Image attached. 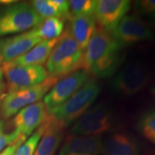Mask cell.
Returning <instances> with one entry per match:
<instances>
[{"mask_svg": "<svg viewBox=\"0 0 155 155\" xmlns=\"http://www.w3.org/2000/svg\"><path fill=\"white\" fill-rule=\"evenodd\" d=\"M68 30L71 35L83 50L96 32L97 26L94 16L71 17Z\"/></svg>", "mask_w": 155, "mask_h": 155, "instance_id": "obj_17", "label": "cell"}, {"mask_svg": "<svg viewBox=\"0 0 155 155\" xmlns=\"http://www.w3.org/2000/svg\"><path fill=\"white\" fill-rule=\"evenodd\" d=\"M112 35L122 47L153 39L152 30L139 15H126L118 23Z\"/></svg>", "mask_w": 155, "mask_h": 155, "instance_id": "obj_10", "label": "cell"}, {"mask_svg": "<svg viewBox=\"0 0 155 155\" xmlns=\"http://www.w3.org/2000/svg\"><path fill=\"white\" fill-rule=\"evenodd\" d=\"M6 85L5 84V83L2 82L0 83V102H2V101L5 97V91L6 90Z\"/></svg>", "mask_w": 155, "mask_h": 155, "instance_id": "obj_28", "label": "cell"}, {"mask_svg": "<svg viewBox=\"0 0 155 155\" xmlns=\"http://www.w3.org/2000/svg\"><path fill=\"white\" fill-rule=\"evenodd\" d=\"M131 7L127 0H100L96 2L94 18L100 28L111 32Z\"/></svg>", "mask_w": 155, "mask_h": 155, "instance_id": "obj_13", "label": "cell"}, {"mask_svg": "<svg viewBox=\"0 0 155 155\" xmlns=\"http://www.w3.org/2000/svg\"><path fill=\"white\" fill-rule=\"evenodd\" d=\"M89 79L88 71L80 69L65 75L61 80L58 81L44 97L43 104L48 114H49L53 110L68 100Z\"/></svg>", "mask_w": 155, "mask_h": 155, "instance_id": "obj_9", "label": "cell"}, {"mask_svg": "<svg viewBox=\"0 0 155 155\" xmlns=\"http://www.w3.org/2000/svg\"><path fill=\"white\" fill-rule=\"evenodd\" d=\"M123 48L111 32L98 28L83 50L80 69L92 73L98 78L115 74L123 63Z\"/></svg>", "mask_w": 155, "mask_h": 155, "instance_id": "obj_1", "label": "cell"}, {"mask_svg": "<svg viewBox=\"0 0 155 155\" xmlns=\"http://www.w3.org/2000/svg\"><path fill=\"white\" fill-rule=\"evenodd\" d=\"M65 127L48 116L45 121V130L34 155H53L64 137Z\"/></svg>", "mask_w": 155, "mask_h": 155, "instance_id": "obj_16", "label": "cell"}, {"mask_svg": "<svg viewBox=\"0 0 155 155\" xmlns=\"http://www.w3.org/2000/svg\"><path fill=\"white\" fill-rule=\"evenodd\" d=\"M137 129L143 137L155 144V109L141 116L137 123Z\"/></svg>", "mask_w": 155, "mask_h": 155, "instance_id": "obj_20", "label": "cell"}, {"mask_svg": "<svg viewBox=\"0 0 155 155\" xmlns=\"http://www.w3.org/2000/svg\"><path fill=\"white\" fill-rule=\"evenodd\" d=\"M1 68L7 79L9 92L36 86L49 76L42 65H20L9 63L1 65Z\"/></svg>", "mask_w": 155, "mask_h": 155, "instance_id": "obj_8", "label": "cell"}, {"mask_svg": "<svg viewBox=\"0 0 155 155\" xmlns=\"http://www.w3.org/2000/svg\"><path fill=\"white\" fill-rule=\"evenodd\" d=\"M150 80L147 68L139 62L131 61L118 70L111 83V90L122 97H129L140 92Z\"/></svg>", "mask_w": 155, "mask_h": 155, "instance_id": "obj_5", "label": "cell"}, {"mask_svg": "<svg viewBox=\"0 0 155 155\" xmlns=\"http://www.w3.org/2000/svg\"><path fill=\"white\" fill-rule=\"evenodd\" d=\"M152 93H153V95H154V96L155 97V87L154 88H153V90H152Z\"/></svg>", "mask_w": 155, "mask_h": 155, "instance_id": "obj_30", "label": "cell"}, {"mask_svg": "<svg viewBox=\"0 0 155 155\" xmlns=\"http://www.w3.org/2000/svg\"><path fill=\"white\" fill-rule=\"evenodd\" d=\"M97 1L71 0L68 1L71 17L94 16Z\"/></svg>", "mask_w": 155, "mask_h": 155, "instance_id": "obj_22", "label": "cell"}, {"mask_svg": "<svg viewBox=\"0 0 155 155\" xmlns=\"http://www.w3.org/2000/svg\"><path fill=\"white\" fill-rule=\"evenodd\" d=\"M114 114L105 104H100L85 112L71 128L73 135L99 137L114 127Z\"/></svg>", "mask_w": 155, "mask_h": 155, "instance_id": "obj_7", "label": "cell"}, {"mask_svg": "<svg viewBox=\"0 0 155 155\" xmlns=\"http://www.w3.org/2000/svg\"><path fill=\"white\" fill-rule=\"evenodd\" d=\"M134 9L141 16L155 19V0H139L134 3Z\"/></svg>", "mask_w": 155, "mask_h": 155, "instance_id": "obj_24", "label": "cell"}, {"mask_svg": "<svg viewBox=\"0 0 155 155\" xmlns=\"http://www.w3.org/2000/svg\"><path fill=\"white\" fill-rule=\"evenodd\" d=\"M58 81V78L48 76L44 82L38 86L9 92L2 101L0 107L2 115L7 119L16 115L23 108L39 102Z\"/></svg>", "mask_w": 155, "mask_h": 155, "instance_id": "obj_6", "label": "cell"}, {"mask_svg": "<svg viewBox=\"0 0 155 155\" xmlns=\"http://www.w3.org/2000/svg\"><path fill=\"white\" fill-rule=\"evenodd\" d=\"M45 130V122L16 150L14 155H34Z\"/></svg>", "mask_w": 155, "mask_h": 155, "instance_id": "obj_21", "label": "cell"}, {"mask_svg": "<svg viewBox=\"0 0 155 155\" xmlns=\"http://www.w3.org/2000/svg\"><path fill=\"white\" fill-rule=\"evenodd\" d=\"M63 20L58 17H50L36 28L38 35L42 40H53L60 38L63 33Z\"/></svg>", "mask_w": 155, "mask_h": 155, "instance_id": "obj_19", "label": "cell"}, {"mask_svg": "<svg viewBox=\"0 0 155 155\" xmlns=\"http://www.w3.org/2000/svg\"><path fill=\"white\" fill-rule=\"evenodd\" d=\"M101 86L96 79H89L68 100L55 108L48 116L64 127L75 123L98 98Z\"/></svg>", "mask_w": 155, "mask_h": 155, "instance_id": "obj_3", "label": "cell"}, {"mask_svg": "<svg viewBox=\"0 0 155 155\" xmlns=\"http://www.w3.org/2000/svg\"><path fill=\"white\" fill-rule=\"evenodd\" d=\"M104 155H139L140 147L137 139L129 134H112L103 140Z\"/></svg>", "mask_w": 155, "mask_h": 155, "instance_id": "obj_15", "label": "cell"}, {"mask_svg": "<svg viewBox=\"0 0 155 155\" xmlns=\"http://www.w3.org/2000/svg\"><path fill=\"white\" fill-rule=\"evenodd\" d=\"M58 40L59 38L53 40H42L28 53L11 63L20 65H42L48 61Z\"/></svg>", "mask_w": 155, "mask_h": 155, "instance_id": "obj_18", "label": "cell"}, {"mask_svg": "<svg viewBox=\"0 0 155 155\" xmlns=\"http://www.w3.org/2000/svg\"><path fill=\"white\" fill-rule=\"evenodd\" d=\"M83 50L67 29L59 38L48 58L46 68L48 75L58 78L80 70Z\"/></svg>", "mask_w": 155, "mask_h": 155, "instance_id": "obj_2", "label": "cell"}, {"mask_svg": "<svg viewBox=\"0 0 155 155\" xmlns=\"http://www.w3.org/2000/svg\"><path fill=\"white\" fill-rule=\"evenodd\" d=\"M42 40L36 28L17 35L0 39V65L15 61Z\"/></svg>", "mask_w": 155, "mask_h": 155, "instance_id": "obj_11", "label": "cell"}, {"mask_svg": "<svg viewBox=\"0 0 155 155\" xmlns=\"http://www.w3.org/2000/svg\"><path fill=\"white\" fill-rule=\"evenodd\" d=\"M27 139L21 137L20 139H19L16 142H15L14 144H11L10 146L7 147L5 150H3V152L0 153V155H14L17 148L22 144L24 141L26 140Z\"/></svg>", "mask_w": 155, "mask_h": 155, "instance_id": "obj_27", "label": "cell"}, {"mask_svg": "<svg viewBox=\"0 0 155 155\" xmlns=\"http://www.w3.org/2000/svg\"><path fill=\"white\" fill-rule=\"evenodd\" d=\"M21 137H21L19 134L15 130L12 132H6L5 130V123L3 121H0V152L5 150L6 147H9L14 144Z\"/></svg>", "mask_w": 155, "mask_h": 155, "instance_id": "obj_25", "label": "cell"}, {"mask_svg": "<svg viewBox=\"0 0 155 155\" xmlns=\"http://www.w3.org/2000/svg\"><path fill=\"white\" fill-rule=\"evenodd\" d=\"M51 2L55 5V7L61 14V19H71V15L70 11V5L68 1L65 0H51Z\"/></svg>", "mask_w": 155, "mask_h": 155, "instance_id": "obj_26", "label": "cell"}, {"mask_svg": "<svg viewBox=\"0 0 155 155\" xmlns=\"http://www.w3.org/2000/svg\"><path fill=\"white\" fill-rule=\"evenodd\" d=\"M31 5L43 19L50 17H58L61 19V14L51 2V0H35L32 2Z\"/></svg>", "mask_w": 155, "mask_h": 155, "instance_id": "obj_23", "label": "cell"}, {"mask_svg": "<svg viewBox=\"0 0 155 155\" xmlns=\"http://www.w3.org/2000/svg\"><path fill=\"white\" fill-rule=\"evenodd\" d=\"M2 77H3V72H2V71L1 65H0V83L3 82V81H2Z\"/></svg>", "mask_w": 155, "mask_h": 155, "instance_id": "obj_29", "label": "cell"}, {"mask_svg": "<svg viewBox=\"0 0 155 155\" xmlns=\"http://www.w3.org/2000/svg\"><path fill=\"white\" fill-rule=\"evenodd\" d=\"M43 20L30 4L5 5L0 7V38L32 30Z\"/></svg>", "mask_w": 155, "mask_h": 155, "instance_id": "obj_4", "label": "cell"}, {"mask_svg": "<svg viewBox=\"0 0 155 155\" xmlns=\"http://www.w3.org/2000/svg\"><path fill=\"white\" fill-rule=\"evenodd\" d=\"M101 137L73 135L68 137L58 155H99L102 153Z\"/></svg>", "mask_w": 155, "mask_h": 155, "instance_id": "obj_14", "label": "cell"}, {"mask_svg": "<svg viewBox=\"0 0 155 155\" xmlns=\"http://www.w3.org/2000/svg\"><path fill=\"white\" fill-rule=\"evenodd\" d=\"M48 117L43 102L39 101L21 109L13 118L12 126L21 137L28 139Z\"/></svg>", "mask_w": 155, "mask_h": 155, "instance_id": "obj_12", "label": "cell"}]
</instances>
